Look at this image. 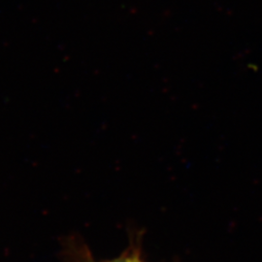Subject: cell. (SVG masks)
Returning <instances> with one entry per match:
<instances>
[{
    "label": "cell",
    "instance_id": "6da1fadb",
    "mask_svg": "<svg viewBox=\"0 0 262 262\" xmlns=\"http://www.w3.org/2000/svg\"><path fill=\"white\" fill-rule=\"evenodd\" d=\"M61 258L64 262H143V234L140 232L129 235L127 248L119 256L111 259L97 260L89 246L79 236L67 237L62 242Z\"/></svg>",
    "mask_w": 262,
    "mask_h": 262
},
{
    "label": "cell",
    "instance_id": "7a4b0ae2",
    "mask_svg": "<svg viewBox=\"0 0 262 262\" xmlns=\"http://www.w3.org/2000/svg\"><path fill=\"white\" fill-rule=\"evenodd\" d=\"M143 262H148V261H147V260H146V259H145V260H144V261H143Z\"/></svg>",
    "mask_w": 262,
    "mask_h": 262
}]
</instances>
